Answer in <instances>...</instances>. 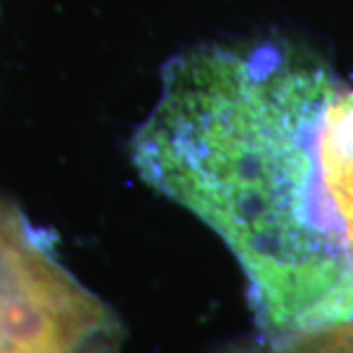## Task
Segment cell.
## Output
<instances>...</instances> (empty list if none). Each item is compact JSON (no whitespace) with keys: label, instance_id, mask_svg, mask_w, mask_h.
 <instances>
[{"label":"cell","instance_id":"1","mask_svg":"<svg viewBox=\"0 0 353 353\" xmlns=\"http://www.w3.org/2000/svg\"><path fill=\"white\" fill-rule=\"evenodd\" d=\"M341 87L287 39L208 43L173 57L132 138L139 176L201 218L241 265L263 340L353 318V250L320 139Z\"/></svg>","mask_w":353,"mask_h":353},{"label":"cell","instance_id":"2","mask_svg":"<svg viewBox=\"0 0 353 353\" xmlns=\"http://www.w3.org/2000/svg\"><path fill=\"white\" fill-rule=\"evenodd\" d=\"M112 308L57 259L53 240L0 199V353H102L120 350Z\"/></svg>","mask_w":353,"mask_h":353},{"label":"cell","instance_id":"3","mask_svg":"<svg viewBox=\"0 0 353 353\" xmlns=\"http://www.w3.org/2000/svg\"><path fill=\"white\" fill-rule=\"evenodd\" d=\"M320 159L330 199L353 250V88L343 83L326 112Z\"/></svg>","mask_w":353,"mask_h":353},{"label":"cell","instance_id":"4","mask_svg":"<svg viewBox=\"0 0 353 353\" xmlns=\"http://www.w3.org/2000/svg\"><path fill=\"white\" fill-rule=\"evenodd\" d=\"M218 353H353V318L283 340H241Z\"/></svg>","mask_w":353,"mask_h":353}]
</instances>
